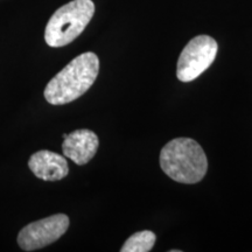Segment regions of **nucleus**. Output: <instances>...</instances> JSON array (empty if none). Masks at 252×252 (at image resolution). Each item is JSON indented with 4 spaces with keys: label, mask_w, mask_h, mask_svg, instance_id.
Returning a JSON list of instances; mask_svg holds the SVG:
<instances>
[{
    "label": "nucleus",
    "mask_w": 252,
    "mask_h": 252,
    "mask_svg": "<svg viewBox=\"0 0 252 252\" xmlns=\"http://www.w3.org/2000/svg\"><path fill=\"white\" fill-rule=\"evenodd\" d=\"M98 71L99 60L94 53L78 55L49 81L43 93L46 100L52 105H63L80 98L94 83Z\"/></svg>",
    "instance_id": "1"
},
{
    "label": "nucleus",
    "mask_w": 252,
    "mask_h": 252,
    "mask_svg": "<svg viewBox=\"0 0 252 252\" xmlns=\"http://www.w3.org/2000/svg\"><path fill=\"white\" fill-rule=\"evenodd\" d=\"M160 167L172 180L193 185L204 178L208 160L197 141L190 138H175L160 152Z\"/></svg>",
    "instance_id": "2"
},
{
    "label": "nucleus",
    "mask_w": 252,
    "mask_h": 252,
    "mask_svg": "<svg viewBox=\"0 0 252 252\" xmlns=\"http://www.w3.org/2000/svg\"><path fill=\"white\" fill-rule=\"evenodd\" d=\"M94 13V4L91 0H72L60 7L45 30L47 45L53 48L67 46L86 30Z\"/></svg>",
    "instance_id": "3"
},
{
    "label": "nucleus",
    "mask_w": 252,
    "mask_h": 252,
    "mask_svg": "<svg viewBox=\"0 0 252 252\" xmlns=\"http://www.w3.org/2000/svg\"><path fill=\"white\" fill-rule=\"evenodd\" d=\"M217 50L219 46L212 36H195L182 50L178 61L176 76L181 82L196 80L215 61Z\"/></svg>",
    "instance_id": "4"
},
{
    "label": "nucleus",
    "mask_w": 252,
    "mask_h": 252,
    "mask_svg": "<svg viewBox=\"0 0 252 252\" xmlns=\"http://www.w3.org/2000/svg\"><path fill=\"white\" fill-rule=\"evenodd\" d=\"M68 228L69 217L64 214H56L24 226L17 242L24 251H35L54 243L65 234Z\"/></svg>",
    "instance_id": "5"
},
{
    "label": "nucleus",
    "mask_w": 252,
    "mask_h": 252,
    "mask_svg": "<svg viewBox=\"0 0 252 252\" xmlns=\"http://www.w3.org/2000/svg\"><path fill=\"white\" fill-rule=\"evenodd\" d=\"M63 154L76 165H86L93 159L98 150V137L94 132L87 128L76 130L70 134H63Z\"/></svg>",
    "instance_id": "6"
},
{
    "label": "nucleus",
    "mask_w": 252,
    "mask_h": 252,
    "mask_svg": "<svg viewBox=\"0 0 252 252\" xmlns=\"http://www.w3.org/2000/svg\"><path fill=\"white\" fill-rule=\"evenodd\" d=\"M28 167L37 179L43 181H59L69 173L68 162L64 157L43 150L32 154Z\"/></svg>",
    "instance_id": "7"
},
{
    "label": "nucleus",
    "mask_w": 252,
    "mask_h": 252,
    "mask_svg": "<svg viewBox=\"0 0 252 252\" xmlns=\"http://www.w3.org/2000/svg\"><path fill=\"white\" fill-rule=\"evenodd\" d=\"M156 234L150 230H144V231L135 232L132 235L127 241L125 242L122 252H149L152 250L156 243Z\"/></svg>",
    "instance_id": "8"
}]
</instances>
